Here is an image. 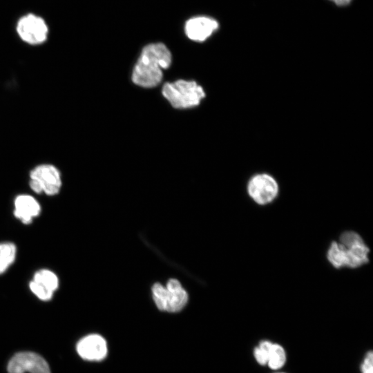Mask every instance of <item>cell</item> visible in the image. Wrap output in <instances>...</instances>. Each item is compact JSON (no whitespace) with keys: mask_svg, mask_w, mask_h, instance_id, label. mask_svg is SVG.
Masks as SVG:
<instances>
[{"mask_svg":"<svg viewBox=\"0 0 373 373\" xmlns=\"http://www.w3.org/2000/svg\"><path fill=\"white\" fill-rule=\"evenodd\" d=\"M20 38L30 45L44 43L48 37V28L45 21L37 15L28 14L21 17L17 24Z\"/></svg>","mask_w":373,"mask_h":373,"instance_id":"cell-7","label":"cell"},{"mask_svg":"<svg viewBox=\"0 0 373 373\" xmlns=\"http://www.w3.org/2000/svg\"><path fill=\"white\" fill-rule=\"evenodd\" d=\"M247 191L254 202L258 205L264 206L274 202L278 197L279 185L270 174L256 173L249 180Z\"/></svg>","mask_w":373,"mask_h":373,"instance_id":"cell-5","label":"cell"},{"mask_svg":"<svg viewBox=\"0 0 373 373\" xmlns=\"http://www.w3.org/2000/svg\"><path fill=\"white\" fill-rule=\"evenodd\" d=\"M30 186L36 193L49 195L58 193L61 186L59 170L51 164H41L35 167L30 174Z\"/></svg>","mask_w":373,"mask_h":373,"instance_id":"cell-6","label":"cell"},{"mask_svg":"<svg viewBox=\"0 0 373 373\" xmlns=\"http://www.w3.org/2000/svg\"><path fill=\"white\" fill-rule=\"evenodd\" d=\"M286 361L287 354L285 348L279 343H272L267 365L272 370H278L285 365Z\"/></svg>","mask_w":373,"mask_h":373,"instance_id":"cell-13","label":"cell"},{"mask_svg":"<svg viewBox=\"0 0 373 373\" xmlns=\"http://www.w3.org/2000/svg\"><path fill=\"white\" fill-rule=\"evenodd\" d=\"M218 28V23L209 17H197L189 19L185 24L186 36L194 41H203Z\"/></svg>","mask_w":373,"mask_h":373,"instance_id":"cell-11","label":"cell"},{"mask_svg":"<svg viewBox=\"0 0 373 373\" xmlns=\"http://www.w3.org/2000/svg\"><path fill=\"white\" fill-rule=\"evenodd\" d=\"M273 342L269 340H262L253 350L254 357L260 365H267L268 354Z\"/></svg>","mask_w":373,"mask_h":373,"instance_id":"cell-15","label":"cell"},{"mask_svg":"<svg viewBox=\"0 0 373 373\" xmlns=\"http://www.w3.org/2000/svg\"><path fill=\"white\" fill-rule=\"evenodd\" d=\"M360 370L361 373H373V353L372 350L368 351L365 355Z\"/></svg>","mask_w":373,"mask_h":373,"instance_id":"cell-16","label":"cell"},{"mask_svg":"<svg viewBox=\"0 0 373 373\" xmlns=\"http://www.w3.org/2000/svg\"><path fill=\"white\" fill-rule=\"evenodd\" d=\"M276 373H286V372H276Z\"/></svg>","mask_w":373,"mask_h":373,"instance_id":"cell-18","label":"cell"},{"mask_svg":"<svg viewBox=\"0 0 373 373\" xmlns=\"http://www.w3.org/2000/svg\"><path fill=\"white\" fill-rule=\"evenodd\" d=\"M41 207L37 200L30 195H18L15 200L14 214L24 224H29L37 216Z\"/></svg>","mask_w":373,"mask_h":373,"instance_id":"cell-12","label":"cell"},{"mask_svg":"<svg viewBox=\"0 0 373 373\" xmlns=\"http://www.w3.org/2000/svg\"><path fill=\"white\" fill-rule=\"evenodd\" d=\"M370 249L356 231L343 232L338 242L332 241L327 251L329 262L336 269H356L369 262Z\"/></svg>","mask_w":373,"mask_h":373,"instance_id":"cell-2","label":"cell"},{"mask_svg":"<svg viewBox=\"0 0 373 373\" xmlns=\"http://www.w3.org/2000/svg\"><path fill=\"white\" fill-rule=\"evenodd\" d=\"M153 299L157 307L162 311L177 312L180 311L188 301V294L176 279H170L166 287L160 283L152 287Z\"/></svg>","mask_w":373,"mask_h":373,"instance_id":"cell-4","label":"cell"},{"mask_svg":"<svg viewBox=\"0 0 373 373\" xmlns=\"http://www.w3.org/2000/svg\"><path fill=\"white\" fill-rule=\"evenodd\" d=\"M8 373H50L48 363L40 355L31 352H19L9 361Z\"/></svg>","mask_w":373,"mask_h":373,"instance_id":"cell-8","label":"cell"},{"mask_svg":"<svg viewBox=\"0 0 373 373\" xmlns=\"http://www.w3.org/2000/svg\"><path fill=\"white\" fill-rule=\"evenodd\" d=\"M162 94L173 107L178 108L197 106L205 96L203 88L195 82L182 79L165 84Z\"/></svg>","mask_w":373,"mask_h":373,"instance_id":"cell-3","label":"cell"},{"mask_svg":"<svg viewBox=\"0 0 373 373\" xmlns=\"http://www.w3.org/2000/svg\"><path fill=\"white\" fill-rule=\"evenodd\" d=\"M77 352L85 360L101 361L107 354V343L102 336L90 334L78 342Z\"/></svg>","mask_w":373,"mask_h":373,"instance_id":"cell-10","label":"cell"},{"mask_svg":"<svg viewBox=\"0 0 373 373\" xmlns=\"http://www.w3.org/2000/svg\"><path fill=\"white\" fill-rule=\"evenodd\" d=\"M31 291L40 300H48L58 288L59 280L55 274L48 269L37 271L30 283Z\"/></svg>","mask_w":373,"mask_h":373,"instance_id":"cell-9","label":"cell"},{"mask_svg":"<svg viewBox=\"0 0 373 373\" xmlns=\"http://www.w3.org/2000/svg\"><path fill=\"white\" fill-rule=\"evenodd\" d=\"M16 247L13 243L0 244V274L3 273L13 263L16 256Z\"/></svg>","mask_w":373,"mask_h":373,"instance_id":"cell-14","label":"cell"},{"mask_svg":"<svg viewBox=\"0 0 373 373\" xmlns=\"http://www.w3.org/2000/svg\"><path fill=\"white\" fill-rule=\"evenodd\" d=\"M338 6H345L351 2L352 0H330Z\"/></svg>","mask_w":373,"mask_h":373,"instance_id":"cell-17","label":"cell"},{"mask_svg":"<svg viewBox=\"0 0 373 373\" xmlns=\"http://www.w3.org/2000/svg\"><path fill=\"white\" fill-rule=\"evenodd\" d=\"M171 54L162 43L145 46L133 71V82L140 86L152 88L160 83L162 69L169 67Z\"/></svg>","mask_w":373,"mask_h":373,"instance_id":"cell-1","label":"cell"}]
</instances>
